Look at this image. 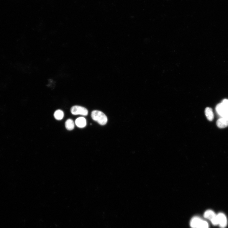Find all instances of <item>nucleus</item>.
<instances>
[{
  "mask_svg": "<svg viewBox=\"0 0 228 228\" xmlns=\"http://www.w3.org/2000/svg\"><path fill=\"white\" fill-rule=\"evenodd\" d=\"M218 219V225L222 228H224L227 225V220L225 215L222 213L217 215Z\"/></svg>",
  "mask_w": 228,
  "mask_h": 228,
  "instance_id": "nucleus-4",
  "label": "nucleus"
},
{
  "mask_svg": "<svg viewBox=\"0 0 228 228\" xmlns=\"http://www.w3.org/2000/svg\"><path fill=\"white\" fill-rule=\"evenodd\" d=\"M91 117L94 121L102 126L105 125L108 120L106 115L102 112L99 111H93L91 113Z\"/></svg>",
  "mask_w": 228,
  "mask_h": 228,
  "instance_id": "nucleus-1",
  "label": "nucleus"
},
{
  "mask_svg": "<svg viewBox=\"0 0 228 228\" xmlns=\"http://www.w3.org/2000/svg\"><path fill=\"white\" fill-rule=\"evenodd\" d=\"M71 111V113L74 115H80L86 116L88 114V111L86 109L79 106H75L72 107Z\"/></svg>",
  "mask_w": 228,
  "mask_h": 228,
  "instance_id": "nucleus-2",
  "label": "nucleus"
},
{
  "mask_svg": "<svg viewBox=\"0 0 228 228\" xmlns=\"http://www.w3.org/2000/svg\"><path fill=\"white\" fill-rule=\"evenodd\" d=\"M205 114L206 118L209 121H212L214 118V114L211 108L206 107L205 110Z\"/></svg>",
  "mask_w": 228,
  "mask_h": 228,
  "instance_id": "nucleus-8",
  "label": "nucleus"
},
{
  "mask_svg": "<svg viewBox=\"0 0 228 228\" xmlns=\"http://www.w3.org/2000/svg\"><path fill=\"white\" fill-rule=\"evenodd\" d=\"M76 126L80 128H83L85 127L87 124L86 120L83 117H80L77 118L75 121Z\"/></svg>",
  "mask_w": 228,
  "mask_h": 228,
  "instance_id": "nucleus-6",
  "label": "nucleus"
},
{
  "mask_svg": "<svg viewBox=\"0 0 228 228\" xmlns=\"http://www.w3.org/2000/svg\"><path fill=\"white\" fill-rule=\"evenodd\" d=\"M210 221L214 225L216 226L218 225V219L216 215Z\"/></svg>",
  "mask_w": 228,
  "mask_h": 228,
  "instance_id": "nucleus-13",
  "label": "nucleus"
},
{
  "mask_svg": "<svg viewBox=\"0 0 228 228\" xmlns=\"http://www.w3.org/2000/svg\"><path fill=\"white\" fill-rule=\"evenodd\" d=\"M54 116L56 119L60 120L63 119L64 117V114L62 110H58L55 112Z\"/></svg>",
  "mask_w": 228,
  "mask_h": 228,
  "instance_id": "nucleus-11",
  "label": "nucleus"
},
{
  "mask_svg": "<svg viewBox=\"0 0 228 228\" xmlns=\"http://www.w3.org/2000/svg\"><path fill=\"white\" fill-rule=\"evenodd\" d=\"M222 103L223 105L228 107V100L225 99L223 100Z\"/></svg>",
  "mask_w": 228,
  "mask_h": 228,
  "instance_id": "nucleus-14",
  "label": "nucleus"
},
{
  "mask_svg": "<svg viewBox=\"0 0 228 228\" xmlns=\"http://www.w3.org/2000/svg\"><path fill=\"white\" fill-rule=\"evenodd\" d=\"M209 226L208 222L202 220L197 228H209Z\"/></svg>",
  "mask_w": 228,
  "mask_h": 228,
  "instance_id": "nucleus-12",
  "label": "nucleus"
},
{
  "mask_svg": "<svg viewBox=\"0 0 228 228\" xmlns=\"http://www.w3.org/2000/svg\"><path fill=\"white\" fill-rule=\"evenodd\" d=\"M65 127L68 131H71L75 127V124L73 120L71 119H68L66 120L65 123Z\"/></svg>",
  "mask_w": 228,
  "mask_h": 228,
  "instance_id": "nucleus-9",
  "label": "nucleus"
},
{
  "mask_svg": "<svg viewBox=\"0 0 228 228\" xmlns=\"http://www.w3.org/2000/svg\"><path fill=\"white\" fill-rule=\"evenodd\" d=\"M202 220V219L199 217H193L190 222L191 227L192 228H197Z\"/></svg>",
  "mask_w": 228,
  "mask_h": 228,
  "instance_id": "nucleus-7",
  "label": "nucleus"
},
{
  "mask_svg": "<svg viewBox=\"0 0 228 228\" xmlns=\"http://www.w3.org/2000/svg\"><path fill=\"white\" fill-rule=\"evenodd\" d=\"M216 215L213 211L209 210H206L205 212L204 216L205 218L211 221Z\"/></svg>",
  "mask_w": 228,
  "mask_h": 228,
  "instance_id": "nucleus-10",
  "label": "nucleus"
},
{
  "mask_svg": "<svg viewBox=\"0 0 228 228\" xmlns=\"http://www.w3.org/2000/svg\"><path fill=\"white\" fill-rule=\"evenodd\" d=\"M217 126L220 128H223L228 126V117H221L216 122Z\"/></svg>",
  "mask_w": 228,
  "mask_h": 228,
  "instance_id": "nucleus-5",
  "label": "nucleus"
},
{
  "mask_svg": "<svg viewBox=\"0 0 228 228\" xmlns=\"http://www.w3.org/2000/svg\"><path fill=\"white\" fill-rule=\"evenodd\" d=\"M216 109L217 114L221 117H228V107L223 105L222 103L216 106Z\"/></svg>",
  "mask_w": 228,
  "mask_h": 228,
  "instance_id": "nucleus-3",
  "label": "nucleus"
}]
</instances>
